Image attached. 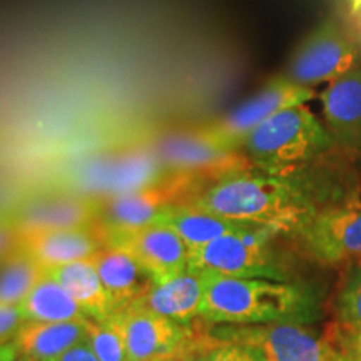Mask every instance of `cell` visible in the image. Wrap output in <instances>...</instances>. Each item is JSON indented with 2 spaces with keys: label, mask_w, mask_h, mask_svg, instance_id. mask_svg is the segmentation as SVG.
Listing matches in <instances>:
<instances>
[{
  "label": "cell",
  "mask_w": 361,
  "mask_h": 361,
  "mask_svg": "<svg viewBox=\"0 0 361 361\" xmlns=\"http://www.w3.org/2000/svg\"><path fill=\"white\" fill-rule=\"evenodd\" d=\"M180 202L218 218L298 234L319 207L295 178H276L255 168L209 178L200 191Z\"/></svg>",
  "instance_id": "1"
},
{
  "label": "cell",
  "mask_w": 361,
  "mask_h": 361,
  "mask_svg": "<svg viewBox=\"0 0 361 361\" xmlns=\"http://www.w3.org/2000/svg\"><path fill=\"white\" fill-rule=\"evenodd\" d=\"M206 276V274H204ZM316 303L306 288L261 278L206 276L201 319L211 324H273L310 322Z\"/></svg>",
  "instance_id": "2"
},
{
  "label": "cell",
  "mask_w": 361,
  "mask_h": 361,
  "mask_svg": "<svg viewBox=\"0 0 361 361\" xmlns=\"http://www.w3.org/2000/svg\"><path fill=\"white\" fill-rule=\"evenodd\" d=\"M336 146L326 126L306 104L273 116L243 142L246 159L261 173L296 178L306 166Z\"/></svg>",
  "instance_id": "3"
},
{
  "label": "cell",
  "mask_w": 361,
  "mask_h": 361,
  "mask_svg": "<svg viewBox=\"0 0 361 361\" xmlns=\"http://www.w3.org/2000/svg\"><path fill=\"white\" fill-rule=\"evenodd\" d=\"M211 333L219 340L250 350L258 361H340L331 338L318 336L303 324H221Z\"/></svg>",
  "instance_id": "4"
},
{
  "label": "cell",
  "mask_w": 361,
  "mask_h": 361,
  "mask_svg": "<svg viewBox=\"0 0 361 361\" xmlns=\"http://www.w3.org/2000/svg\"><path fill=\"white\" fill-rule=\"evenodd\" d=\"M276 234L268 228L247 233L228 234L189 252L188 269L206 276L261 278L284 281L281 266L268 247L269 238Z\"/></svg>",
  "instance_id": "5"
},
{
  "label": "cell",
  "mask_w": 361,
  "mask_h": 361,
  "mask_svg": "<svg viewBox=\"0 0 361 361\" xmlns=\"http://www.w3.org/2000/svg\"><path fill=\"white\" fill-rule=\"evenodd\" d=\"M314 97H318L314 89L298 85L286 75H279L224 117L206 126L202 133L219 147L239 152L245 139L261 124L281 111L308 104Z\"/></svg>",
  "instance_id": "6"
},
{
  "label": "cell",
  "mask_w": 361,
  "mask_h": 361,
  "mask_svg": "<svg viewBox=\"0 0 361 361\" xmlns=\"http://www.w3.org/2000/svg\"><path fill=\"white\" fill-rule=\"evenodd\" d=\"M164 173L152 149L99 156L85 161L74 174L78 194L90 200H109L121 194L156 186Z\"/></svg>",
  "instance_id": "7"
},
{
  "label": "cell",
  "mask_w": 361,
  "mask_h": 361,
  "mask_svg": "<svg viewBox=\"0 0 361 361\" xmlns=\"http://www.w3.org/2000/svg\"><path fill=\"white\" fill-rule=\"evenodd\" d=\"M300 236L311 255L323 263H360L361 200L348 197L319 206Z\"/></svg>",
  "instance_id": "8"
},
{
  "label": "cell",
  "mask_w": 361,
  "mask_h": 361,
  "mask_svg": "<svg viewBox=\"0 0 361 361\" xmlns=\"http://www.w3.org/2000/svg\"><path fill=\"white\" fill-rule=\"evenodd\" d=\"M356 61V45L335 22L329 20L301 42L284 75L298 85L313 89L314 85L329 84L348 74L358 67Z\"/></svg>",
  "instance_id": "9"
},
{
  "label": "cell",
  "mask_w": 361,
  "mask_h": 361,
  "mask_svg": "<svg viewBox=\"0 0 361 361\" xmlns=\"http://www.w3.org/2000/svg\"><path fill=\"white\" fill-rule=\"evenodd\" d=\"M162 171L183 176L204 174L207 178L252 168L241 152L228 151L211 141L202 129L196 133L162 135L152 147Z\"/></svg>",
  "instance_id": "10"
},
{
  "label": "cell",
  "mask_w": 361,
  "mask_h": 361,
  "mask_svg": "<svg viewBox=\"0 0 361 361\" xmlns=\"http://www.w3.org/2000/svg\"><path fill=\"white\" fill-rule=\"evenodd\" d=\"M119 333L128 361H141L183 348L200 329L191 324H179L141 306L112 314L107 322Z\"/></svg>",
  "instance_id": "11"
},
{
  "label": "cell",
  "mask_w": 361,
  "mask_h": 361,
  "mask_svg": "<svg viewBox=\"0 0 361 361\" xmlns=\"http://www.w3.org/2000/svg\"><path fill=\"white\" fill-rule=\"evenodd\" d=\"M106 245L128 251L154 278L156 284L169 281L188 271L189 251L186 245L173 229L162 224L109 238Z\"/></svg>",
  "instance_id": "12"
},
{
  "label": "cell",
  "mask_w": 361,
  "mask_h": 361,
  "mask_svg": "<svg viewBox=\"0 0 361 361\" xmlns=\"http://www.w3.org/2000/svg\"><path fill=\"white\" fill-rule=\"evenodd\" d=\"M171 201L169 191L152 186L142 191L121 194L97 201L96 223L104 243L109 238L139 231L147 226L159 224Z\"/></svg>",
  "instance_id": "13"
},
{
  "label": "cell",
  "mask_w": 361,
  "mask_h": 361,
  "mask_svg": "<svg viewBox=\"0 0 361 361\" xmlns=\"http://www.w3.org/2000/svg\"><path fill=\"white\" fill-rule=\"evenodd\" d=\"M97 200L80 194H57L29 201L17 211L12 228L17 236L59 229L89 228L96 223Z\"/></svg>",
  "instance_id": "14"
},
{
  "label": "cell",
  "mask_w": 361,
  "mask_h": 361,
  "mask_svg": "<svg viewBox=\"0 0 361 361\" xmlns=\"http://www.w3.org/2000/svg\"><path fill=\"white\" fill-rule=\"evenodd\" d=\"M17 246L44 271L92 259L106 246L96 226L79 229L30 233L17 236Z\"/></svg>",
  "instance_id": "15"
},
{
  "label": "cell",
  "mask_w": 361,
  "mask_h": 361,
  "mask_svg": "<svg viewBox=\"0 0 361 361\" xmlns=\"http://www.w3.org/2000/svg\"><path fill=\"white\" fill-rule=\"evenodd\" d=\"M114 314L137 305L156 286L154 278L123 247L106 245L92 258Z\"/></svg>",
  "instance_id": "16"
},
{
  "label": "cell",
  "mask_w": 361,
  "mask_h": 361,
  "mask_svg": "<svg viewBox=\"0 0 361 361\" xmlns=\"http://www.w3.org/2000/svg\"><path fill=\"white\" fill-rule=\"evenodd\" d=\"M318 97L324 126L336 144L361 147V67L329 82Z\"/></svg>",
  "instance_id": "17"
},
{
  "label": "cell",
  "mask_w": 361,
  "mask_h": 361,
  "mask_svg": "<svg viewBox=\"0 0 361 361\" xmlns=\"http://www.w3.org/2000/svg\"><path fill=\"white\" fill-rule=\"evenodd\" d=\"M206 295V276L188 269L166 283H159L137 305L144 310L173 319L179 324H189L201 318V308Z\"/></svg>",
  "instance_id": "18"
},
{
  "label": "cell",
  "mask_w": 361,
  "mask_h": 361,
  "mask_svg": "<svg viewBox=\"0 0 361 361\" xmlns=\"http://www.w3.org/2000/svg\"><path fill=\"white\" fill-rule=\"evenodd\" d=\"M159 224L173 229L183 239L189 252L200 250L207 243L228 236V234L247 233L259 228V226L243 224L236 223V221L218 218V216L204 213V211L184 204V202H173V204H169Z\"/></svg>",
  "instance_id": "19"
},
{
  "label": "cell",
  "mask_w": 361,
  "mask_h": 361,
  "mask_svg": "<svg viewBox=\"0 0 361 361\" xmlns=\"http://www.w3.org/2000/svg\"><path fill=\"white\" fill-rule=\"evenodd\" d=\"M47 273L69 293L87 318L104 323L114 314V306L99 278L92 259L59 266L47 269Z\"/></svg>",
  "instance_id": "20"
},
{
  "label": "cell",
  "mask_w": 361,
  "mask_h": 361,
  "mask_svg": "<svg viewBox=\"0 0 361 361\" xmlns=\"http://www.w3.org/2000/svg\"><path fill=\"white\" fill-rule=\"evenodd\" d=\"M13 343L20 355L35 361H54L74 346L85 343L84 319L66 323L25 322Z\"/></svg>",
  "instance_id": "21"
},
{
  "label": "cell",
  "mask_w": 361,
  "mask_h": 361,
  "mask_svg": "<svg viewBox=\"0 0 361 361\" xmlns=\"http://www.w3.org/2000/svg\"><path fill=\"white\" fill-rule=\"evenodd\" d=\"M25 322L66 323L82 322L87 318L72 296L54 279L47 271L19 305Z\"/></svg>",
  "instance_id": "22"
},
{
  "label": "cell",
  "mask_w": 361,
  "mask_h": 361,
  "mask_svg": "<svg viewBox=\"0 0 361 361\" xmlns=\"http://www.w3.org/2000/svg\"><path fill=\"white\" fill-rule=\"evenodd\" d=\"M42 274L44 269L17 246L0 261V305L19 306Z\"/></svg>",
  "instance_id": "23"
},
{
  "label": "cell",
  "mask_w": 361,
  "mask_h": 361,
  "mask_svg": "<svg viewBox=\"0 0 361 361\" xmlns=\"http://www.w3.org/2000/svg\"><path fill=\"white\" fill-rule=\"evenodd\" d=\"M336 326L331 333L353 335L361 331V261L351 263L343 274L335 301Z\"/></svg>",
  "instance_id": "24"
},
{
  "label": "cell",
  "mask_w": 361,
  "mask_h": 361,
  "mask_svg": "<svg viewBox=\"0 0 361 361\" xmlns=\"http://www.w3.org/2000/svg\"><path fill=\"white\" fill-rule=\"evenodd\" d=\"M84 329L85 345L99 361H128L124 343L114 328L107 323H99L85 318Z\"/></svg>",
  "instance_id": "25"
},
{
  "label": "cell",
  "mask_w": 361,
  "mask_h": 361,
  "mask_svg": "<svg viewBox=\"0 0 361 361\" xmlns=\"http://www.w3.org/2000/svg\"><path fill=\"white\" fill-rule=\"evenodd\" d=\"M24 323L25 318L19 306L0 305V346L13 341Z\"/></svg>",
  "instance_id": "26"
},
{
  "label": "cell",
  "mask_w": 361,
  "mask_h": 361,
  "mask_svg": "<svg viewBox=\"0 0 361 361\" xmlns=\"http://www.w3.org/2000/svg\"><path fill=\"white\" fill-rule=\"evenodd\" d=\"M335 343L340 361H361V331L353 335H336V333H326Z\"/></svg>",
  "instance_id": "27"
},
{
  "label": "cell",
  "mask_w": 361,
  "mask_h": 361,
  "mask_svg": "<svg viewBox=\"0 0 361 361\" xmlns=\"http://www.w3.org/2000/svg\"><path fill=\"white\" fill-rule=\"evenodd\" d=\"M213 361H258L250 350L243 346L234 345V343L224 341L223 346L218 350Z\"/></svg>",
  "instance_id": "28"
},
{
  "label": "cell",
  "mask_w": 361,
  "mask_h": 361,
  "mask_svg": "<svg viewBox=\"0 0 361 361\" xmlns=\"http://www.w3.org/2000/svg\"><path fill=\"white\" fill-rule=\"evenodd\" d=\"M54 361H99L96 356H94L92 351L89 350V346L82 343V345L74 346V348L67 351L62 356H59Z\"/></svg>",
  "instance_id": "29"
},
{
  "label": "cell",
  "mask_w": 361,
  "mask_h": 361,
  "mask_svg": "<svg viewBox=\"0 0 361 361\" xmlns=\"http://www.w3.org/2000/svg\"><path fill=\"white\" fill-rule=\"evenodd\" d=\"M17 247V234L12 226L0 224V255L7 256Z\"/></svg>",
  "instance_id": "30"
},
{
  "label": "cell",
  "mask_w": 361,
  "mask_h": 361,
  "mask_svg": "<svg viewBox=\"0 0 361 361\" xmlns=\"http://www.w3.org/2000/svg\"><path fill=\"white\" fill-rule=\"evenodd\" d=\"M201 331L196 333V336L192 338L191 341L186 343V345L183 346V348L176 350V351H171V353H166V355H159V356H154V358H149V360H141V361H183L186 358V355L189 353L194 348V345H196L197 341V336H200Z\"/></svg>",
  "instance_id": "31"
},
{
  "label": "cell",
  "mask_w": 361,
  "mask_h": 361,
  "mask_svg": "<svg viewBox=\"0 0 361 361\" xmlns=\"http://www.w3.org/2000/svg\"><path fill=\"white\" fill-rule=\"evenodd\" d=\"M17 355H19V350H17L13 341L0 346V361H13L17 358Z\"/></svg>",
  "instance_id": "32"
},
{
  "label": "cell",
  "mask_w": 361,
  "mask_h": 361,
  "mask_svg": "<svg viewBox=\"0 0 361 361\" xmlns=\"http://www.w3.org/2000/svg\"><path fill=\"white\" fill-rule=\"evenodd\" d=\"M13 361H35V360H32V358H29V356H24V355H17V358L13 360Z\"/></svg>",
  "instance_id": "33"
},
{
  "label": "cell",
  "mask_w": 361,
  "mask_h": 361,
  "mask_svg": "<svg viewBox=\"0 0 361 361\" xmlns=\"http://www.w3.org/2000/svg\"><path fill=\"white\" fill-rule=\"evenodd\" d=\"M4 258H6V256H2V255H0V261H2Z\"/></svg>",
  "instance_id": "34"
},
{
  "label": "cell",
  "mask_w": 361,
  "mask_h": 361,
  "mask_svg": "<svg viewBox=\"0 0 361 361\" xmlns=\"http://www.w3.org/2000/svg\"><path fill=\"white\" fill-rule=\"evenodd\" d=\"M356 4H361V0H356Z\"/></svg>",
  "instance_id": "35"
},
{
  "label": "cell",
  "mask_w": 361,
  "mask_h": 361,
  "mask_svg": "<svg viewBox=\"0 0 361 361\" xmlns=\"http://www.w3.org/2000/svg\"><path fill=\"white\" fill-rule=\"evenodd\" d=\"M358 24H360V27H361V19H360V22H358Z\"/></svg>",
  "instance_id": "36"
}]
</instances>
